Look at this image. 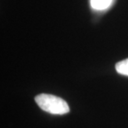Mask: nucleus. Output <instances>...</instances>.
<instances>
[{"instance_id":"f257e3e1","label":"nucleus","mask_w":128,"mask_h":128,"mask_svg":"<svg viewBox=\"0 0 128 128\" xmlns=\"http://www.w3.org/2000/svg\"><path fill=\"white\" fill-rule=\"evenodd\" d=\"M35 102L41 109L52 115H64L70 112L65 100L52 94L41 93L35 96Z\"/></svg>"},{"instance_id":"f03ea898","label":"nucleus","mask_w":128,"mask_h":128,"mask_svg":"<svg viewBox=\"0 0 128 128\" xmlns=\"http://www.w3.org/2000/svg\"><path fill=\"white\" fill-rule=\"evenodd\" d=\"M112 0H90V4L94 9L104 10L112 4Z\"/></svg>"},{"instance_id":"7ed1b4c3","label":"nucleus","mask_w":128,"mask_h":128,"mask_svg":"<svg viewBox=\"0 0 128 128\" xmlns=\"http://www.w3.org/2000/svg\"><path fill=\"white\" fill-rule=\"evenodd\" d=\"M116 70L121 75L128 76V58L117 62L116 64Z\"/></svg>"}]
</instances>
